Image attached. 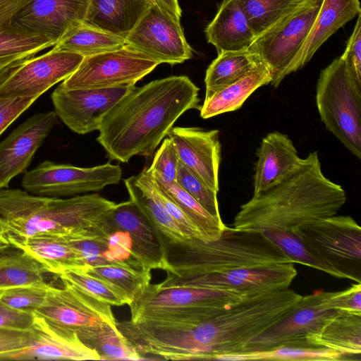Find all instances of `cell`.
Returning <instances> with one entry per match:
<instances>
[{
    "instance_id": "10",
    "label": "cell",
    "mask_w": 361,
    "mask_h": 361,
    "mask_svg": "<svg viewBox=\"0 0 361 361\" xmlns=\"http://www.w3.org/2000/svg\"><path fill=\"white\" fill-rule=\"evenodd\" d=\"M121 176L119 165L110 163L84 168L44 161L25 173L22 187L35 195L73 197L118 184Z\"/></svg>"
},
{
    "instance_id": "9",
    "label": "cell",
    "mask_w": 361,
    "mask_h": 361,
    "mask_svg": "<svg viewBox=\"0 0 361 361\" xmlns=\"http://www.w3.org/2000/svg\"><path fill=\"white\" fill-rule=\"evenodd\" d=\"M346 279L361 283V228L349 216H331L302 223L291 231Z\"/></svg>"
},
{
    "instance_id": "43",
    "label": "cell",
    "mask_w": 361,
    "mask_h": 361,
    "mask_svg": "<svg viewBox=\"0 0 361 361\" xmlns=\"http://www.w3.org/2000/svg\"><path fill=\"white\" fill-rule=\"evenodd\" d=\"M49 283L28 285L0 289V301L20 311L34 313L44 302Z\"/></svg>"
},
{
    "instance_id": "44",
    "label": "cell",
    "mask_w": 361,
    "mask_h": 361,
    "mask_svg": "<svg viewBox=\"0 0 361 361\" xmlns=\"http://www.w3.org/2000/svg\"><path fill=\"white\" fill-rule=\"evenodd\" d=\"M179 159L176 147L169 137L164 140L157 151L149 169L166 182H176Z\"/></svg>"
},
{
    "instance_id": "16",
    "label": "cell",
    "mask_w": 361,
    "mask_h": 361,
    "mask_svg": "<svg viewBox=\"0 0 361 361\" xmlns=\"http://www.w3.org/2000/svg\"><path fill=\"white\" fill-rule=\"evenodd\" d=\"M324 291L302 296L293 310L251 340L243 352L264 351L284 345L308 346L306 336L317 331L336 310L323 304Z\"/></svg>"
},
{
    "instance_id": "22",
    "label": "cell",
    "mask_w": 361,
    "mask_h": 361,
    "mask_svg": "<svg viewBox=\"0 0 361 361\" xmlns=\"http://www.w3.org/2000/svg\"><path fill=\"white\" fill-rule=\"evenodd\" d=\"M253 195L279 183L293 173L302 162L292 140L274 131L267 135L257 151Z\"/></svg>"
},
{
    "instance_id": "1",
    "label": "cell",
    "mask_w": 361,
    "mask_h": 361,
    "mask_svg": "<svg viewBox=\"0 0 361 361\" xmlns=\"http://www.w3.org/2000/svg\"><path fill=\"white\" fill-rule=\"evenodd\" d=\"M198 93L185 75L134 86L104 115L97 140L111 160L149 157L181 115L200 109Z\"/></svg>"
},
{
    "instance_id": "21",
    "label": "cell",
    "mask_w": 361,
    "mask_h": 361,
    "mask_svg": "<svg viewBox=\"0 0 361 361\" xmlns=\"http://www.w3.org/2000/svg\"><path fill=\"white\" fill-rule=\"evenodd\" d=\"M107 214L118 228L129 233L135 257L145 269L166 270L163 238L132 200L116 204Z\"/></svg>"
},
{
    "instance_id": "51",
    "label": "cell",
    "mask_w": 361,
    "mask_h": 361,
    "mask_svg": "<svg viewBox=\"0 0 361 361\" xmlns=\"http://www.w3.org/2000/svg\"><path fill=\"white\" fill-rule=\"evenodd\" d=\"M160 8L180 23L182 11L178 0H152Z\"/></svg>"
},
{
    "instance_id": "8",
    "label": "cell",
    "mask_w": 361,
    "mask_h": 361,
    "mask_svg": "<svg viewBox=\"0 0 361 361\" xmlns=\"http://www.w3.org/2000/svg\"><path fill=\"white\" fill-rule=\"evenodd\" d=\"M322 2L306 0L257 36L247 48L267 68L274 87L289 75V68L307 37Z\"/></svg>"
},
{
    "instance_id": "55",
    "label": "cell",
    "mask_w": 361,
    "mask_h": 361,
    "mask_svg": "<svg viewBox=\"0 0 361 361\" xmlns=\"http://www.w3.org/2000/svg\"><path fill=\"white\" fill-rule=\"evenodd\" d=\"M4 189H0V195L3 192Z\"/></svg>"
},
{
    "instance_id": "30",
    "label": "cell",
    "mask_w": 361,
    "mask_h": 361,
    "mask_svg": "<svg viewBox=\"0 0 361 361\" xmlns=\"http://www.w3.org/2000/svg\"><path fill=\"white\" fill-rule=\"evenodd\" d=\"M271 82L269 70L260 63L243 78L205 98L200 109V116L209 118L238 110L257 89Z\"/></svg>"
},
{
    "instance_id": "54",
    "label": "cell",
    "mask_w": 361,
    "mask_h": 361,
    "mask_svg": "<svg viewBox=\"0 0 361 361\" xmlns=\"http://www.w3.org/2000/svg\"><path fill=\"white\" fill-rule=\"evenodd\" d=\"M9 1H11V0H0V5H2Z\"/></svg>"
},
{
    "instance_id": "23",
    "label": "cell",
    "mask_w": 361,
    "mask_h": 361,
    "mask_svg": "<svg viewBox=\"0 0 361 361\" xmlns=\"http://www.w3.org/2000/svg\"><path fill=\"white\" fill-rule=\"evenodd\" d=\"M104 214L91 226L64 237L78 252L86 269L111 265L134 271L121 240L109 232Z\"/></svg>"
},
{
    "instance_id": "50",
    "label": "cell",
    "mask_w": 361,
    "mask_h": 361,
    "mask_svg": "<svg viewBox=\"0 0 361 361\" xmlns=\"http://www.w3.org/2000/svg\"><path fill=\"white\" fill-rule=\"evenodd\" d=\"M30 0H11L0 5V29L11 24L13 16Z\"/></svg>"
},
{
    "instance_id": "31",
    "label": "cell",
    "mask_w": 361,
    "mask_h": 361,
    "mask_svg": "<svg viewBox=\"0 0 361 361\" xmlns=\"http://www.w3.org/2000/svg\"><path fill=\"white\" fill-rule=\"evenodd\" d=\"M260 63L259 56L248 49L218 54L206 71L205 98L243 78Z\"/></svg>"
},
{
    "instance_id": "49",
    "label": "cell",
    "mask_w": 361,
    "mask_h": 361,
    "mask_svg": "<svg viewBox=\"0 0 361 361\" xmlns=\"http://www.w3.org/2000/svg\"><path fill=\"white\" fill-rule=\"evenodd\" d=\"M35 314L11 308L0 301V328L31 330Z\"/></svg>"
},
{
    "instance_id": "41",
    "label": "cell",
    "mask_w": 361,
    "mask_h": 361,
    "mask_svg": "<svg viewBox=\"0 0 361 361\" xmlns=\"http://www.w3.org/2000/svg\"><path fill=\"white\" fill-rule=\"evenodd\" d=\"M96 299L111 306L128 305L125 295L107 281L82 269H71L58 276Z\"/></svg>"
},
{
    "instance_id": "4",
    "label": "cell",
    "mask_w": 361,
    "mask_h": 361,
    "mask_svg": "<svg viewBox=\"0 0 361 361\" xmlns=\"http://www.w3.org/2000/svg\"><path fill=\"white\" fill-rule=\"evenodd\" d=\"M115 204L98 194L61 198L6 188L0 195V228L7 240L66 235L94 224Z\"/></svg>"
},
{
    "instance_id": "11",
    "label": "cell",
    "mask_w": 361,
    "mask_h": 361,
    "mask_svg": "<svg viewBox=\"0 0 361 361\" xmlns=\"http://www.w3.org/2000/svg\"><path fill=\"white\" fill-rule=\"evenodd\" d=\"M159 63L125 45L121 49L84 57L60 84L67 89L109 88L135 84Z\"/></svg>"
},
{
    "instance_id": "26",
    "label": "cell",
    "mask_w": 361,
    "mask_h": 361,
    "mask_svg": "<svg viewBox=\"0 0 361 361\" xmlns=\"http://www.w3.org/2000/svg\"><path fill=\"white\" fill-rule=\"evenodd\" d=\"M204 32L218 54L247 49L256 38L238 0H223Z\"/></svg>"
},
{
    "instance_id": "42",
    "label": "cell",
    "mask_w": 361,
    "mask_h": 361,
    "mask_svg": "<svg viewBox=\"0 0 361 361\" xmlns=\"http://www.w3.org/2000/svg\"><path fill=\"white\" fill-rule=\"evenodd\" d=\"M176 182L209 214L221 219L217 192L180 162L178 166Z\"/></svg>"
},
{
    "instance_id": "34",
    "label": "cell",
    "mask_w": 361,
    "mask_h": 361,
    "mask_svg": "<svg viewBox=\"0 0 361 361\" xmlns=\"http://www.w3.org/2000/svg\"><path fill=\"white\" fill-rule=\"evenodd\" d=\"M10 247L0 250V289L47 283V271L38 262L24 251Z\"/></svg>"
},
{
    "instance_id": "19",
    "label": "cell",
    "mask_w": 361,
    "mask_h": 361,
    "mask_svg": "<svg viewBox=\"0 0 361 361\" xmlns=\"http://www.w3.org/2000/svg\"><path fill=\"white\" fill-rule=\"evenodd\" d=\"M167 136L176 147L179 162L218 192L219 131L197 127H173Z\"/></svg>"
},
{
    "instance_id": "13",
    "label": "cell",
    "mask_w": 361,
    "mask_h": 361,
    "mask_svg": "<svg viewBox=\"0 0 361 361\" xmlns=\"http://www.w3.org/2000/svg\"><path fill=\"white\" fill-rule=\"evenodd\" d=\"M126 46L157 61L181 63L192 56L179 22L154 4L125 37Z\"/></svg>"
},
{
    "instance_id": "27",
    "label": "cell",
    "mask_w": 361,
    "mask_h": 361,
    "mask_svg": "<svg viewBox=\"0 0 361 361\" xmlns=\"http://www.w3.org/2000/svg\"><path fill=\"white\" fill-rule=\"evenodd\" d=\"M154 4L152 0H89L83 23L125 38Z\"/></svg>"
},
{
    "instance_id": "46",
    "label": "cell",
    "mask_w": 361,
    "mask_h": 361,
    "mask_svg": "<svg viewBox=\"0 0 361 361\" xmlns=\"http://www.w3.org/2000/svg\"><path fill=\"white\" fill-rule=\"evenodd\" d=\"M324 306L329 310L361 312V283L338 292H325Z\"/></svg>"
},
{
    "instance_id": "24",
    "label": "cell",
    "mask_w": 361,
    "mask_h": 361,
    "mask_svg": "<svg viewBox=\"0 0 361 361\" xmlns=\"http://www.w3.org/2000/svg\"><path fill=\"white\" fill-rule=\"evenodd\" d=\"M123 181L130 200L146 216L164 240L178 243L191 238L183 232L163 204L157 185L148 168Z\"/></svg>"
},
{
    "instance_id": "2",
    "label": "cell",
    "mask_w": 361,
    "mask_h": 361,
    "mask_svg": "<svg viewBox=\"0 0 361 361\" xmlns=\"http://www.w3.org/2000/svg\"><path fill=\"white\" fill-rule=\"evenodd\" d=\"M345 200L343 188L324 175L315 151L290 176L252 195L240 207L233 225L243 230L292 231L306 221L336 215Z\"/></svg>"
},
{
    "instance_id": "37",
    "label": "cell",
    "mask_w": 361,
    "mask_h": 361,
    "mask_svg": "<svg viewBox=\"0 0 361 361\" xmlns=\"http://www.w3.org/2000/svg\"><path fill=\"white\" fill-rule=\"evenodd\" d=\"M344 355L324 348L284 345L264 351L240 352L224 355L217 360H339Z\"/></svg>"
},
{
    "instance_id": "47",
    "label": "cell",
    "mask_w": 361,
    "mask_h": 361,
    "mask_svg": "<svg viewBox=\"0 0 361 361\" xmlns=\"http://www.w3.org/2000/svg\"><path fill=\"white\" fill-rule=\"evenodd\" d=\"M37 99L34 97L0 98V135Z\"/></svg>"
},
{
    "instance_id": "18",
    "label": "cell",
    "mask_w": 361,
    "mask_h": 361,
    "mask_svg": "<svg viewBox=\"0 0 361 361\" xmlns=\"http://www.w3.org/2000/svg\"><path fill=\"white\" fill-rule=\"evenodd\" d=\"M89 0H30L11 25L43 35L54 45L71 27L84 21Z\"/></svg>"
},
{
    "instance_id": "52",
    "label": "cell",
    "mask_w": 361,
    "mask_h": 361,
    "mask_svg": "<svg viewBox=\"0 0 361 361\" xmlns=\"http://www.w3.org/2000/svg\"><path fill=\"white\" fill-rule=\"evenodd\" d=\"M18 62L10 66H8L0 70V82L3 80L19 63L23 62Z\"/></svg>"
},
{
    "instance_id": "14",
    "label": "cell",
    "mask_w": 361,
    "mask_h": 361,
    "mask_svg": "<svg viewBox=\"0 0 361 361\" xmlns=\"http://www.w3.org/2000/svg\"><path fill=\"white\" fill-rule=\"evenodd\" d=\"M84 56L54 49L19 63L0 82V98L38 99L56 83L69 77Z\"/></svg>"
},
{
    "instance_id": "3",
    "label": "cell",
    "mask_w": 361,
    "mask_h": 361,
    "mask_svg": "<svg viewBox=\"0 0 361 361\" xmlns=\"http://www.w3.org/2000/svg\"><path fill=\"white\" fill-rule=\"evenodd\" d=\"M163 249L166 276L173 277L293 263L262 232L227 226L217 240L209 242L188 238L171 243L163 238Z\"/></svg>"
},
{
    "instance_id": "12",
    "label": "cell",
    "mask_w": 361,
    "mask_h": 361,
    "mask_svg": "<svg viewBox=\"0 0 361 361\" xmlns=\"http://www.w3.org/2000/svg\"><path fill=\"white\" fill-rule=\"evenodd\" d=\"M296 275L293 263H286L183 277L166 276L158 284L226 290L245 298L288 288Z\"/></svg>"
},
{
    "instance_id": "5",
    "label": "cell",
    "mask_w": 361,
    "mask_h": 361,
    "mask_svg": "<svg viewBox=\"0 0 361 361\" xmlns=\"http://www.w3.org/2000/svg\"><path fill=\"white\" fill-rule=\"evenodd\" d=\"M242 298L226 290L149 283L128 306L133 322H181L208 319Z\"/></svg>"
},
{
    "instance_id": "39",
    "label": "cell",
    "mask_w": 361,
    "mask_h": 361,
    "mask_svg": "<svg viewBox=\"0 0 361 361\" xmlns=\"http://www.w3.org/2000/svg\"><path fill=\"white\" fill-rule=\"evenodd\" d=\"M85 345L94 350L103 360H145L118 329L116 325H106Z\"/></svg>"
},
{
    "instance_id": "48",
    "label": "cell",
    "mask_w": 361,
    "mask_h": 361,
    "mask_svg": "<svg viewBox=\"0 0 361 361\" xmlns=\"http://www.w3.org/2000/svg\"><path fill=\"white\" fill-rule=\"evenodd\" d=\"M32 340L31 330L0 328V356L27 347Z\"/></svg>"
},
{
    "instance_id": "25",
    "label": "cell",
    "mask_w": 361,
    "mask_h": 361,
    "mask_svg": "<svg viewBox=\"0 0 361 361\" xmlns=\"http://www.w3.org/2000/svg\"><path fill=\"white\" fill-rule=\"evenodd\" d=\"M360 11L359 0H323L310 31L289 68L288 74L305 66L324 42L360 14Z\"/></svg>"
},
{
    "instance_id": "45",
    "label": "cell",
    "mask_w": 361,
    "mask_h": 361,
    "mask_svg": "<svg viewBox=\"0 0 361 361\" xmlns=\"http://www.w3.org/2000/svg\"><path fill=\"white\" fill-rule=\"evenodd\" d=\"M351 80L361 87V15L357 16L353 31L349 37L346 49L341 56Z\"/></svg>"
},
{
    "instance_id": "56",
    "label": "cell",
    "mask_w": 361,
    "mask_h": 361,
    "mask_svg": "<svg viewBox=\"0 0 361 361\" xmlns=\"http://www.w3.org/2000/svg\"><path fill=\"white\" fill-rule=\"evenodd\" d=\"M9 66H10V65H9ZM4 68H5V67H4ZM1 69H2V68H1ZM1 69H0V70H1Z\"/></svg>"
},
{
    "instance_id": "28",
    "label": "cell",
    "mask_w": 361,
    "mask_h": 361,
    "mask_svg": "<svg viewBox=\"0 0 361 361\" xmlns=\"http://www.w3.org/2000/svg\"><path fill=\"white\" fill-rule=\"evenodd\" d=\"M8 241L11 246L35 259L47 272L59 276L71 269H86L81 257L64 235H39Z\"/></svg>"
},
{
    "instance_id": "15",
    "label": "cell",
    "mask_w": 361,
    "mask_h": 361,
    "mask_svg": "<svg viewBox=\"0 0 361 361\" xmlns=\"http://www.w3.org/2000/svg\"><path fill=\"white\" fill-rule=\"evenodd\" d=\"M134 86L67 89L59 85L51 97L58 118L72 131L84 135L98 130L104 115Z\"/></svg>"
},
{
    "instance_id": "17",
    "label": "cell",
    "mask_w": 361,
    "mask_h": 361,
    "mask_svg": "<svg viewBox=\"0 0 361 361\" xmlns=\"http://www.w3.org/2000/svg\"><path fill=\"white\" fill-rule=\"evenodd\" d=\"M58 122L54 111L37 113L27 118L0 142V189L25 173L37 150Z\"/></svg>"
},
{
    "instance_id": "38",
    "label": "cell",
    "mask_w": 361,
    "mask_h": 361,
    "mask_svg": "<svg viewBox=\"0 0 361 361\" xmlns=\"http://www.w3.org/2000/svg\"><path fill=\"white\" fill-rule=\"evenodd\" d=\"M306 0H238L257 37Z\"/></svg>"
},
{
    "instance_id": "35",
    "label": "cell",
    "mask_w": 361,
    "mask_h": 361,
    "mask_svg": "<svg viewBox=\"0 0 361 361\" xmlns=\"http://www.w3.org/2000/svg\"><path fill=\"white\" fill-rule=\"evenodd\" d=\"M54 46L47 37L10 24L0 29V69Z\"/></svg>"
},
{
    "instance_id": "7",
    "label": "cell",
    "mask_w": 361,
    "mask_h": 361,
    "mask_svg": "<svg viewBox=\"0 0 361 361\" xmlns=\"http://www.w3.org/2000/svg\"><path fill=\"white\" fill-rule=\"evenodd\" d=\"M62 281L63 288L49 284L45 300L35 315L55 327L77 334L85 345L106 325H116L111 305Z\"/></svg>"
},
{
    "instance_id": "6",
    "label": "cell",
    "mask_w": 361,
    "mask_h": 361,
    "mask_svg": "<svg viewBox=\"0 0 361 361\" xmlns=\"http://www.w3.org/2000/svg\"><path fill=\"white\" fill-rule=\"evenodd\" d=\"M316 103L326 128L360 159L361 87L350 78L341 56L321 71Z\"/></svg>"
},
{
    "instance_id": "53",
    "label": "cell",
    "mask_w": 361,
    "mask_h": 361,
    "mask_svg": "<svg viewBox=\"0 0 361 361\" xmlns=\"http://www.w3.org/2000/svg\"><path fill=\"white\" fill-rule=\"evenodd\" d=\"M10 247L11 246L10 245L3 231L0 228V250L8 248Z\"/></svg>"
},
{
    "instance_id": "32",
    "label": "cell",
    "mask_w": 361,
    "mask_h": 361,
    "mask_svg": "<svg viewBox=\"0 0 361 361\" xmlns=\"http://www.w3.org/2000/svg\"><path fill=\"white\" fill-rule=\"evenodd\" d=\"M150 171L157 185L184 212L197 230L200 240L209 242L217 240L226 225L221 218L209 214L197 200L176 182H166L159 174Z\"/></svg>"
},
{
    "instance_id": "29",
    "label": "cell",
    "mask_w": 361,
    "mask_h": 361,
    "mask_svg": "<svg viewBox=\"0 0 361 361\" xmlns=\"http://www.w3.org/2000/svg\"><path fill=\"white\" fill-rule=\"evenodd\" d=\"M308 346L324 348L344 355L361 353V312L336 310L316 332L306 336Z\"/></svg>"
},
{
    "instance_id": "36",
    "label": "cell",
    "mask_w": 361,
    "mask_h": 361,
    "mask_svg": "<svg viewBox=\"0 0 361 361\" xmlns=\"http://www.w3.org/2000/svg\"><path fill=\"white\" fill-rule=\"evenodd\" d=\"M260 232L274 243L293 264L299 263L324 271L336 278L346 279L343 274L317 252L301 241L291 231L266 228Z\"/></svg>"
},
{
    "instance_id": "33",
    "label": "cell",
    "mask_w": 361,
    "mask_h": 361,
    "mask_svg": "<svg viewBox=\"0 0 361 361\" xmlns=\"http://www.w3.org/2000/svg\"><path fill=\"white\" fill-rule=\"evenodd\" d=\"M125 45V38L82 22L69 29L53 49L76 53L86 57L117 50Z\"/></svg>"
},
{
    "instance_id": "40",
    "label": "cell",
    "mask_w": 361,
    "mask_h": 361,
    "mask_svg": "<svg viewBox=\"0 0 361 361\" xmlns=\"http://www.w3.org/2000/svg\"><path fill=\"white\" fill-rule=\"evenodd\" d=\"M118 289L126 298L129 305L139 292L151 281V271H135L118 266H99L84 269Z\"/></svg>"
},
{
    "instance_id": "20",
    "label": "cell",
    "mask_w": 361,
    "mask_h": 361,
    "mask_svg": "<svg viewBox=\"0 0 361 361\" xmlns=\"http://www.w3.org/2000/svg\"><path fill=\"white\" fill-rule=\"evenodd\" d=\"M32 340L26 348L0 356V360H99L97 353L74 333L55 327L35 315Z\"/></svg>"
}]
</instances>
